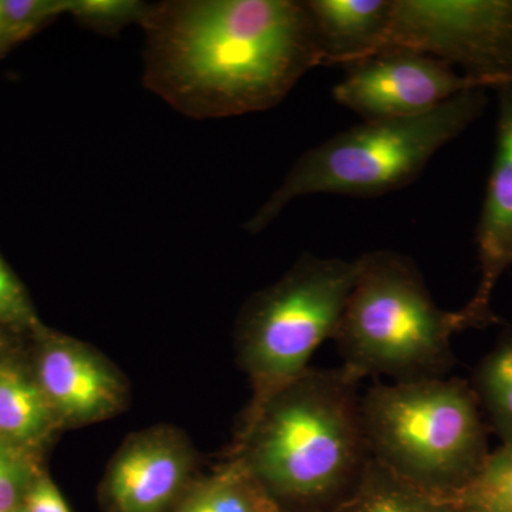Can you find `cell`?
I'll list each match as a JSON object with an SVG mask.
<instances>
[{"label":"cell","instance_id":"22","mask_svg":"<svg viewBox=\"0 0 512 512\" xmlns=\"http://www.w3.org/2000/svg\"><path fill=\"white\" fill-rule=\"evenodd\" d=\"M28 512H72L57 485L45 471L37 476L23 501Z\"/></svg>","mask_w":512,"mask_h":512},{"label":"cell","instance_id":"11","mask_svg":"<svg viewBox=\"0 0 512 512\" xmlns=\"http://www.w3.org/2000/svg\"><path fill=\"white\" fill-rule=\"evenodd\" d=\"M498 97L497 147L477 228L480 284L457 311L463 330L494 322V289L512 266V82L498 87Z\"/></svg>","mask_w":512,"mask_h":512},{"label":"cell","instance_id":"13","mask_svg":"<svg viewBox=\"0 0 512 512\" xmlns=\"http://www.w3.org/2000/svg\"><path fill=\"white\" fill-rule=\"evenodd\" d=\"M57 430L32 365L10 352L0 357V440L39 453Z\"/></svg>","mask_w":512,"mask_h":512},{"label":"cell","instance_id":"9","mask_svg":"<svg viewBox=\"0 0 512 512\" xmlns=\"http://www.w3.org/2000/svg\"><path fill=\"white\" fill-rule=\"evenodd\" d=\"M32 367L60 429L113 419L130 402L123 373L89 343L45 325L33 330Z\"/></svg>","mask_w":512,"mask_h":512},{"label":"cell","instance_id":"25","mask_svg":"<svg viewBox=\"0 0 512 512\" xmlns=\"http://www.w3.org/2000/svg\"><path fill=\"white\" fill-rule=\"evenodd\" d=\"M9 512H28L26 511L25 505H20V507L15 508V510L9 511Z\"/></svg>","mask_w":512,"mask_h":512},{"label":"cell","instance_id":"4","mask_svg":"<svg viewBox=\"0 0 512 512\" xmlns=\"http://www.w3.org/2000/svg\"><path fill=\"white\" fill-rule=\"evenodd\" d=\"M359 271L333 340L343 369L357 380L394 383L443 379L454 366L457 311L440 309L412 259L393 251L357 258Z\"/></svg>","mask_w":512,"mask_h":512},{"label":"cell","instance_id":"15","mask_svg":"<svg viewBox=\"0 0 512 512\" xmlns=\"http://www.w3.org/2000/svg\"><path fill=\"white\" fill-rule=\"evenodd\" d=\"M333 512H461L451 501L421 490L370 460L355 493Z\"/></svg>","mask_w":512,"mask_h":512},{"label":"cell","instance_id":"19","mask_svg":"<svg viewBox=\"0 0 512 512\" xmlns=\"http://www.w3.org/2000/svg\"><path fill=\"white\" fill-rule=\"evenodd\" d=\"M42 471L39 453L0 440V512L20 507Z\"/></svg>","mask_w":512,"mask_h":512},{"label":"cell","instance_id":"27","mask_svg":"<svg viewBox=\"0 0 512 512\" xmlns=\"http://www.w3.org/2000/svg\"><path fill=\"white\" fill-rule=\"evenodd\" d=\"M5 55H6V53L3 52V50H0V59H2V57L5 56Z\"/></svg>","mask_w":512,"mask_h":512},{"label":"cell","instance_id":"20","mask_svg":"<svg viewBox=\"0 0 512 512\" xmlns=\"http://www.w3.org/2000/svg\"><path fill=\"white\" fill-rule=\"evenodd\" d=\"M69 0H0L6 40L10 49L49 23L67 15Z\"/></svg>","mask_w":512,"mask_h":512},{"label":"cell","instance_id":"3","mask_svg":"<svg viewBox=\"0 0 512 512\" xmlns=\"http://www.w3.org/2000/svg\"><path fill=\"white\" fill-rule=\"evenodd\" d=\"M485 89L458 94L433 111L406 119L363 121L311 148L244 228L258 234L305 195L380 197L412 184L437 151L484 113Z\"/></svg>","mask_w":512,"mask_h":512},{"label":"cell","instance_id":"17","mask_svg":"<svg viewBox=\"0 0 512 512\" xmlns=\"http://www.w3.org/2000/svg\"><path fill=\"white\" fill-rule=\"evenodd\" d=\"M451 503L470 510L512 512V446H501L490 453L473 483Z\"/></svg>","mask_w":512,"mask_h":512},{"label":"cell","instance_id":"5","mask_svg":"<svg viewBox=\"0 0 512 512\" xmlns=\"http://www.w3.org/2000/svg\"><path fill=\"white\" fill-rule=\"evenodd\" d=\"M360 412L373 460L443 500L473 483L491 453L480 403L464 380L375 384Z\"/></svg>","mask_w":512,"mask_h":512},{"label":"cell","instance_id":"21","mask_svg":"<svg viewBox=\"0 0 512 512\" xmlns=\"http://www.w3.org/2000/svg\"><path fill=\"white\" fill-rule=\"evenodd\" d=\"M40 325L28 291L0 255V328L33 332Z\"/></svg>","mask_w":512,"mask_h":512},{"label":"cell","instance_id":"7","mask_svg":"<svg viewBox=\"0 0 512 512\" xmlns=\"http://www.w3.org/2000/svg\"><path fill=\"white\" fill-rule=\"evenodd\" d=\"M387 49L456 64L498 89L512 82V0H393Z\"/></svg>","mask_w":512,"mask_h":512},{"label":"cell","instance_id":"12","mask_svg":"<svg viewBox=\"0 0 512 512\" xmlns=\"http://www.w3.org/2000/svg\"><path fill=\"white\" fill-rule=\"evenodd\" d=\"M320 64L356 66L383 52L392 25L393 0H308Z\"/></svg>","mask_w":512,"mask_h":512},{"label":"cell","instance_id":"24","mask_svg":"<svg viewBox=\"0 0 512 512\" xmlns=\"http://www.w3.org/2000/svg\"><path fill=\"white\" fill-rule=\"evenodd\" d=\"M9 339L8 335H6L5 332H3L2 328H0V357L3 355H6V353L9 352Z\"/></svg>","mask_w":512,"mask_h":512},{"label":"cell","instance_id":"18","mask_svg":"<svg viewBox=\"0 0 512 512\" xmlns=\"http://www.w3.org/2000/svg\"><path fill=\"white\" fill-rule=\"evenodd\" d=\"M150 3L138 0H69L67 15L84 28L116 35L127 26L143 22Z\"/></svg>","mask_w":512,"mask_h":512},{"label":"cell","instance_id":"16","mask_svg":"<svg viewBox=\"0 0 512 512\" xmlns=\"http://www.w3.org/2000/svg\"><path fill=\"white\" fill-rule=\"evenodd\" d=\"M471 387L503 446H512V333L481 360Z\"/></svg>","mask_w":512,"mask_h":512},{"label":"cell","instance_id":"6","mask_svg":"<svg viewBox=\"0 0 512 512\" xmlns=\"http://www.w3.org/2000/svg\"><path fill=\"white\" fill-rule=\"evenodd\" d=\"M357 271V259L303 255L279 281L245 303L235 349L252 396L232 441L248 433L269 400L301 377L315 350L333 339Z\"/></svg>","mask_w":512,"mask_h":512},{"label":"cell","instance_id":"10","mask_svg":"<svg viewBox=\"0 0 512 512\" xmlns=\"http://www.w3.org/2000/svg\"><path fill=\"white\" fill-rule=\"evenodd\" d=\"M198 478L187 434L157 424L130 434L107 466L100 498L107 512H173Z\"/></svg>","mask_w":512,"mask_h":512},{"label":"cell","instance_id":"8","mask_svg":"<svg viewBox=\"0 0 512 512\" xmlns=\"http://www.w3.org/2000/svg\"><path fill=\"white\" fill-rule=\"evenodd\" d=\"M487 87L436 57L387 49L350 67L332 94L340 106L370 121L421 116L458 94Z\"/></svg>","mask_w":512,"mask_h":512},{"label":"cell","instance_id":"1","mask_svg":"<svg viewBox=\"0 0 512 512\" xmlns=\"http://www.w3.org/2000/svg\"><path fill=\"white\" fill-rule=\"evenodd\" d=\"M140 26L144 86L192 119L272 109L322 66L305 2L167 0Z\"/></svg>","mask_w":512,"mask_h":512},{"label":"cell","instance_id":"2","mask_svg":"<svg viewBox=\"0 0 512 512\" xmlns=\"http://www.w3.org/2000/svg\"><path fill=\"white\" fill-rule=\"evenodd\" d=\"M343 367L308 369L276 393L227 457H239L281 512H333L372 460L357 387Z\"/></svg>","mask_w":512,"mask_h":512},{"label":"cell","instance_id":"23","mask_svg":"<svg viewBox=\"0 0 512 512\" xmlns=\"http://www.w3.org/2000/svg\"><path fill=\"white\" fill-rule=\"evenodd\" d=\"M0 50L5 53L10 50L8 40H6L5 25H3L2 9H0Z\"/></svg>","mask_w":512,"mask_h":512},{"label":"cell","instance_id":"14","mask_svg":"<svg viewBox=\"0 0 512 512\" xmlns=\"http://www.w3.org/2000/svg\"><path fill=\"white\" fill-rule=\"evenodd\" d=\"M173 512H281L244 460L227 457L210 476L198 477Z\"/></svg>","mask_w":512,"mask_h":512},{"label":"cell","instance_id":"26","mask_svg":"<svg viewBox=\"0 0 512 512\" xmlns=\"http://www.w3.org/2000/svg\"><path fill=\"white\" fill-rule=\"evenodd\" d=\"M460 508V507H458ZM461 512H485V511H478V510H470V508H460Z\"/></svg>","mask_w":512,"mask_h":512}]
</instances>
